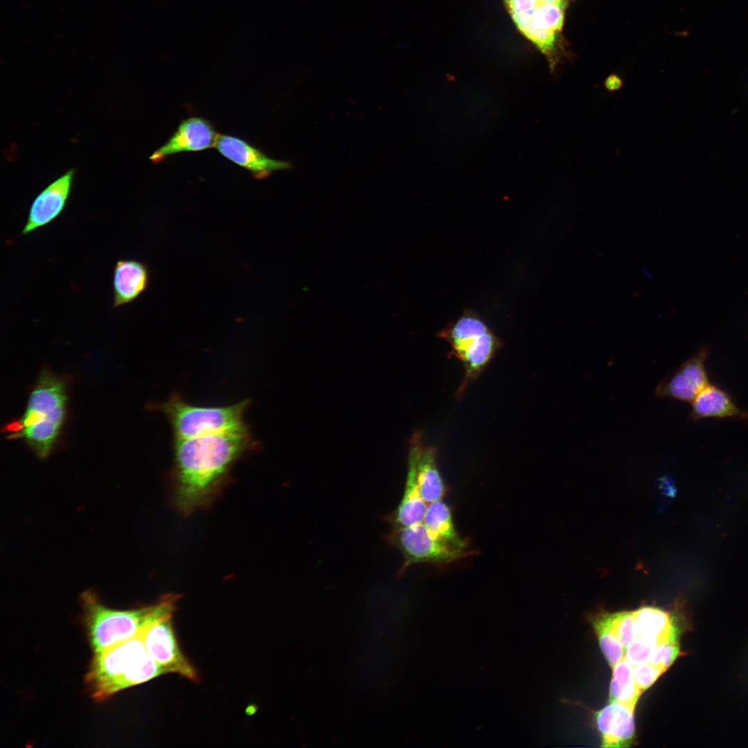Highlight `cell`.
I'll return each instance as SVG.
<instances>
[{"label":"cell","mask_w":748,"mask_h":748,"mask_svg":"<svg viewBox=\"0 0 748 748\" xmlns=\"http://www.w3.org/2000/svg\"><path fill=\"white\" fill-rule=\"evenodd\" d=\"M215 148L223 157L248 170L256 179L267 178L276 171L291 167L288 162L271 158L260 149L235 136L219 134Z\"/></svg>","instance_id":"8fae6325"},{"label":"cell","mask_w":748,"mask_h":748,"mask_svg":"<svg viewBox=\"0 0 748 748\" xmlns=\"http://www.w3.org/2000/svg\"><path fill=\"white\" fill-rule=\"evenodd\" d=\"M249 400L222 407L197 406L172 394L156 409L166 416L175 439L240 431L249 428L244 420Z\"/></svg>","instance_id":"8992f818"},{"label":"cell","mask_w":748,"mask_h":748,"mask_svg":"<svg viewBox=\"0 0 748 748\" xmlns=\"http://www.w3.org/2000/svg\"><path fill=\"white\" fill-rule=\"evenodd\" d=\"M255 445L249 428L174 438L170 478L175 509L188 515L208 506L227 484L233 467Z\"/></svg>","instance_id":"6da1fadb"},{"label":"cell","mask_w":748,"mask_h":748,"mask_svg":"<svg viewBox=\"0 0 748 748\" xmlns=\"http://www.w3.org/2000/svg\"><path fill=\"white\" fill-rule=\"evenodd\" d=\"M67 395L65 381L48 370L41 372L20 422L22 429L10 438H22L39 458L51 453L61 432Z\"/></svg>","instance_id":"277c9868"},{"label":"cell","mask_w":748,"mask_h":748,"mask_svg":"<svg viewBox=\"0 0 748 748\" xmlns=\"http://www.w3.org/2000/svg\"><path fill=\"white\" fill-rule=\"evenodd\" d=\"M386 541L398 549L403 562L398 576H402L411 566L427 563L444 567L472 555L469 548L450 544L430 531L423 522L400 528H392L385 536Z\"/></svg>","instance_id":"52a82bcc"},{"label":"cell","mask_w":748,"mask_h":748,"mask_svg":"<svg viewBox=\"0 0 748 748\" xmlns=\"http://www.w3.org/2000/svg\"><path fill=\"white\" fill-rule=\"evenodd\" d=\"M657 643L643 636H637L625 650L624 659L632 666L649 662L652 651Z\"/></svg>","instance_id":"d4e9b609"},{"label":"cell","mask_w":748,"mask_h":748,"mask_svg":"<svg viewBox=\"0 0 748 748\" xmlns=\"http://www.w3.org/2000/svg\"><path fill=\"white\" fill-rule=\"evenodd\" d=\"M144 633L93 652L85 677L92 698L103 701L125 688L168 673L148 652Z\"/></svg>","instance_id":"3957f363"},{"label":"cell","mask_w":748,"mask_h":748,"mask_svg":"<svg viewBox=\"0 0 748 748\" xmlns=\"http://www.w3.org/2000/svg\"><path fill=\"white\" fill-rule=\"evenodd\" d=\"M428 504L419 490L413 463L407 459V472L402 497L397 508L385 517L392 528L411 526L423 522Z\"/></svg>","instance_id":"e0dca14e"},{"label":"cell","mask_w":748,"mask_h":748,"mask_svg":"<svg viewBox=\"0 0 748 748\" xmlns=\"http://www.w3.org/2000/svg\"><path fill=\"white\" fill-rule=\"evenodd\" d=\"M664 672L650 662L632 666L634 679L643 692L650 687Z\"/></svg>","instance_id":"484cf974"},{"label":"cell","mask_w":748,"mask_h":748,"mask_svg":"<svg viewBox=\"0 0 748 748\" xmlns=\"http://www.w3.org/2000/svg\"><path fill=\"white\" fill-rule=\"evenodd\" d=\"M149 271L136 260H118L113 270V308L127 305L139 298L147 289Z\"/></svg>","instance_id":"9a60e30c"},{"label":"cell","mask_w":748,"mask_h":748,"mask_svg":"<svg viewBox=\"0 0 748 748\" xmlns=\"http://www.w3.org/2000/svg\"><path fill=\"white\" fill-rule=\"evenodd\" d=\"M422 522L445 542L459 548H468L467 542L455 527L450 508L443 499L428 504Z\"/></svg>","instance_id":"d6986e66"},{"label":"cell","mask_w":748,"mask_h":748,"mask_svg":"<svg viewBox=\"0 0 748 748\" xmlns=\"http://www.w3.org/2000/svg\"><path fill=\"white\" fill-rule=\"evenodd\" d=\"M542 2L546 3H565V0H541Z\"/></svg>","instance_id":"83f0119b"},{"label":"cell","mask_w":748,"mask_h":748,"mask_svg":"<svg viewBox=\"0 0 748 748\" xmlns=\"http://www.w3.org/2000/svg\"><path fill=\"white\" fill-rule=\"evenodd\" d=\"M74 170L71 169L46 186L35 198L29 209L22 235H28L58 217L71 194Z\"/></svg>","instance_id":"4fadbf2b"},{"label":"cell","mask_w":748,"mask_h":748,"mask_svg":"<svg viewBox=\"0 0 748 748\" xmlns=\"http://www.w3.org/2000/svg\"><path fill=\"white\" fill-rule=\"evenodd\" d=\"M143 641L149 654L168 673H175L192 681L199 675L181 652L172 626V617L152 625L144 633Z\"/></svg>","instance_id":"ba28073f"},{"label":"cell","mask_w":748,"mask_h":748,"mask_svg":"<svg viewBox=\"0 0 748 748\" xmlns=\"http://www.w3.org/2000/svg\"><path fill=\"white\" fill-rule=\"evenodd\" d=\"M437 458V449L427 444L420 432L414 433L410 438L408 460L414 465L420 495L427 504L442 500L446 492Z\"/></svg>","instance_id":"7c38bea8"},{"label":"cell","mask_w":748,"mask_h":748,"mask_svg":"<svg viewBox=\"0 0 748 748\" xmlns=\"http://www.w3.org/2000/svg\"><path fill=\"white\" fill-rule=\"evenodd\" d=\"M179 598L177 594H167L153 605L118 610L105 606L94 592H83V620L93 652L134 638L154 623L172 617Z\"/></svg>","instance_id":"7a4b0ae2"},{"label":"cell","mask_w":748,"mask_h":748,"mask_svg":"<svg viewBox=\"0 0 748 748\" xmlns=\"http://www.w3.org/2000/svg\"><path fill=\"white\" fill-rule=\"evenodd\" d=\"M604 85L607 90L609 91H616L623 87V82L619 76L612 74L606 78Z\"/></svg>","instance_id":"4316f807"},{"label":"cell","mask_w":748,"mask_h":748,"mask_svg":"<svg viewBox=\"0 0 748 748\" xmlns=\"http://www.w3.org/2000/svg\"><path fill=\"white\" fill-rule=\"evenodd\" d=\"M218 134L212 123L200 116L183 120L168 141L150 157L159 163L170 156L184 152H199L215 146Z\"/></svg>","instance_id":"30bf717a"},{"label":"cell","mask_w":748,"mask_h":748,"mask_svg":"<svg viewBox=\"0 0 748 748\" xmlns=\"http://www.w3.org/2000/svg\"><path fill=\"white\" fill-rule=\"evenodd\" d=\"M592 623L601 650L609 666L614 668L624 659L625 648L613 629L608 614H598L592 618Z\"/></svg>","instance_id":"44dd1931"},{"label":"cell","mask_w":748,"mask_h":748,"mask_svg":"<svg viewBox=\"0 0 748 748\" xmlns=\"http://www.w3.org/2000/svg\"><path fill=\"white\" fill-rule=\"evenodd\" d=\"M608 615L613 629L625 650L637 637L634 612L623 611Z\"/></svg>","instance_id":"603a6c76"},{"label":"cell","mask_w":748,"mask_h":748,"mask_svg":"<svg viewBox=\"0 0 748 748\" xmlns=\"http://www.w3.org/2000/svg\"><path fill=\"white\" fill-rule=\"evenodd\" d=\"M679 654L680 649L676 641H664L654 646L649 662L664 673Z\"/></svg>","instance_id":"cb8c5ba5"},{"label":"cell","mask_w":748,"mask_h":748,"mask_svg":"<svg viewBox=\"0 0 748 748\" xmlns=\"http://www.w3.org/2000/svg\"><path fill=\"white\" fill-rule=\"evenodd\" d=\"M691 403L689 418L693 421L708 418L748 419L747 411L739 408L725 391L710 383Z\"/></svg>","instance_id":"2e32d148"},{"label":"cell","mask_w":748,"mask_h":748,"mask_svg":"<svg viewBox=\"0 0 748 748\" xmlns=\"http://www.w3.org/2000/svg\"><path fill=\"white\" fill-rule=\"evenodd\" d=\"M709 355V346H702L675 371L659 382L655 389L656 395L691 402L709 384L706 370Z\"/></svg>","instance_id":"9c48e42d"},{"label":"cell","mask_w":748,"mask_h":748,"mask_svg":"<svg viewBox=\"0 0 748 748\" xmlns=\"http://www.w3.org/2000/svg\"><path fill=\"white\" fill-rule=\"evenodd\" d=\"M613 668L609 686L610 701H616L635 709L642 691L636 685L632 666L625 659Z\"/></svg>","instance_id":"ffe728a7"},{"label":"cell","mask_w":748,"mask_h":748,"mask_svg":"<svg viewBox=\"0 0 748 748\" xmlns=\"http://www.w3.org/2000/svg\"><path fill=\"white\" fill-rule=\"evenodd\" d=\"M634 709L611 701L596 713V725L605 747H627L634 736Z\"/></svg>","instance_id":"5bb4252c"},{"label":"cell","mask_w":748,"mask_h":748,"mask_svg":"<svg viewBox=\"0 0 748 748\" xmlns=\"http://www.w3.org/2000/svg\"><path fill=\"white\" fill-rule=\"evenodd\" d=\"M634 612L637 636L647 638L657 644L676 641V630L669 612L652 606L641 607Z\"/></svg>","instance_id":"ac0fdd59"},{"label":"cell","mask_w":748,"mask_h":748,"mask_svg":"<svg viewBox=\"0 0 748 748\" xmlns=\"http://www.w3.org/2000/svg\"><path fill=\"white\" fill-rule=\"evenodd\" d=\"M565 3H541L535 11L531 24L524 35L530 40L542 30L558 33L562 27Z\"/></svg>","instance_id":"7402d4cb"},{"label":"cell","mask_w":748,"mask_h":748,"mask_svg":"<svg viewBox=\"0 0 748 748\" xmlns=\"http://www.w3.org/2000/svg\"><path fill=\"white\" fill-rule=\"evenodd\" d=\"M451 347L450 354L462 364L465 375L456 393L460 397L467 386L488 367L503 342L480 316L465 310L438 332Z\"/></svg>","instance_id":"5b68a950"}]
</instances>
